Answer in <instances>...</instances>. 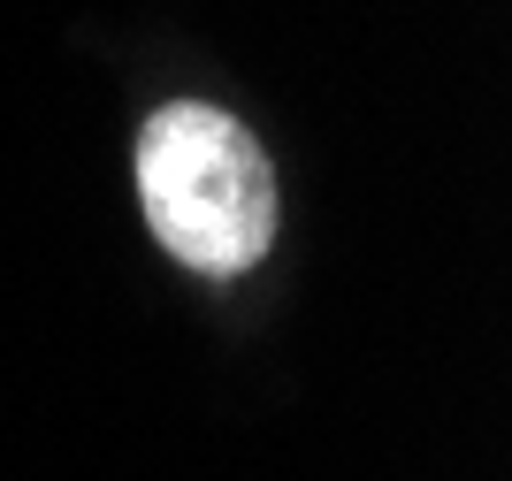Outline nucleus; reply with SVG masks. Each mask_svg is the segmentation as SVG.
Wrapping results in <instances>:
<instances>
[{
	"label": "nucleus",
	"mask_w": 512,
	"mask_h": 481,
	"mask_svg": "<svg viewBox=\"0 0 512 481\" xmlns=\"http://www.w3.org/2000/svg\"><path fill=\"white\" fill-rule=\"evenodd\" d=\"M138 207L161 252L199 275H245L276 245V168L237 115L169 100L138 130Z\"/></svg>",
	"instance_id": "obj_1"
}]
</instances>
